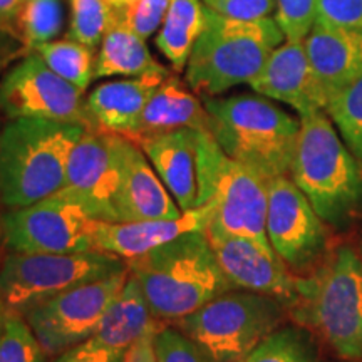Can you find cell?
<instances>
[{
	"instance_id": "cell-3",
	"label": "cell",
	"mask_w": 362,
	"mask_h": 362,
	"mask_svg": "<svg viewBox=\"0 0 362 362\" xmlns=\"http://www.w3.org/2000/svg\"><path fill=\"white\" fill-rule=\"evenodd\" d=\"M84 126L19 117L0 129V200L22 208L52 197L62 188L67 161Z\"/></svg>"
},
{
	"instance_id": "cell-2",
	"label": "cell",
	"mask_w": 362,
	"mask_h": 362,
	"mask_svg": "<svg viewBox=\"0 0 362 362\" xmlns=\"http://www.w3.org/2000/svg\"><path fill=\"white\" fill-rule=\"evenodd\" d=\"M288 176L325 225L344 228L361 214L362 165L324 110L300 116Z\"/></svg>"
},
{
	"instance_id": "cell-43",
	"label": "cell",
	"mask_w": 362,
	"mask_h": 362,
	"mask_svg": "<svg viewBox=\"0 0 362 362\" xmlns=\"http://www.w3.org/2000/svg\"><path fill=\"white\" fill-rule=\"evenodd\" d=\"M0 129H2V123H0ZM0 205H2V200H0Z\"/></svg>"
},
{
	"instance_id": "cell-5",
	"label": "cell",
	"mask_w": 362,
	"mask_h": 362,
	"mask_svg": "<svg viewBox=\"0 0 362 362\" xmlns=\"http://www.w3.org/2000/svg\"><path fill=\"white\" fill-rule=\"evenodd\" d=\"M284 40L274 16L238 21L205 7V27L188 59L185 81L203 99L250 84Z\"/></svg>"
},
{
	"instance_id": "cell-40",
	"label": "cell",
	"mask_w": 362,
	"mask_h": 362,
	"mask_svg": "<svg viewBox=\"0 0 362 362\" xmlns=\"http://www.w3.org/2000/svg\"><path fill=\"white\" fill-rule=\"evenodd\" d=\"M24 0H0V21L7 24H16L17 16Z\"/></svg>"
},
{
	"instance_id": "cell-17",
	"label": "cell",
	"mask_w": 362,
	"mask_h": 362,
	"mask_svg": "<svg viewBox=\"0 0 362 362\" xmlns=\"http://www.w3.org/2000/svg\"><path fill=\"white\" fill-rule=\"evenodd\" d=\"M250 88L260 96L291 106L298 117L325 111L327 106L324 90L312 71L304 40L285 39L267 59Z\"/></svg>"
},
{
	"instance_id": "cell-11",
	"label": "cell",
	"mask_w": 362,
	"mask_h": 362,
	"mask_svg": "<svg viewBox=\"0 0 362 362\" xmlns=\"http://www.w3.org/2000/svg\"><path fill=\"white\" fill-rule=\"evenodd\" d=\"M94 225L76 203L52 194L0 216V240L11 252L76 253L94 250Z\"/></svg>"
},
{
	"instance_id": "cell-15",
	"label": "cell",
	"mask_w": 362,
	"mask_h": 362,
	"mask_svg": "<svg viewBox=\"0 0 362 362\" xmlns=\"http://www.w3.org/2000/svg\"><path fill=\"white\" fill-rule=\"evenodd\" d=\"M208 240L233 291H248L279 298L291 309L297 298L296 275L272 248L250 238L208 232Z\"/></svg>"
},
{
	"instance_id": "cell-25",
	"label": "cell",
	"mask_w": 362,
	"mask_h": 362,
	"mask_svg": "<svg viewBox=\"0 0 362 362\" xmlns=\"http://www.w3.org/2000/svg\"><path fill=\"white\" fill-rule=\"evenodd\" d=\"M205 27V4L202 0H171L165 21L158 30L156 47L168 59L173 71L187 69L188 59Z\"/></svg>"
},
{
	"instance_id": "cell-37",
	"label": "cell",
	"mask_w": 362,
	"mask_h": 362,
	"mask_svg": "<svg viewBox=\"0 0 362 362\" xmlns=\"http://www.w3.org/2000/svg\"><path fill=\"white\" fill-rule=\"evenodd\" d=\"M52 362H124V352L111 349L89 337L59 354Z\"/></svg>"
},
{
	"instance_id": "cell-16",
	"label": "cell",
	"mask_w": 362,
	"mask_h": 362,
	"mask_svg": "<svg viewBox=\"0 0 362 362\" xmlns=\"http://www.w3.org/2000/svg\"><path fill=\"white\" fill-rule=\"evenodd\" d=\"M119 185L115 198L116 221L180 218V210L143 149L124 136L115 134Z\"/></svg>"
},
{
	"instance_id": "cell-35",
	"label": "cell",
	"mask_w": 362,
	"mask_h": 362,
	"mask_svg": "<svg viewBox=\"0 0 362 362\" xmlns=\"http://www.w3.org/2000/svg\"><path fill=\"white\" fill-rule=\"evenodd\" d=\"M315 22L362 30V0H317Z\"/></svg>"
},
{
	"instance_id": "cell-33",
	"label": "cell",
	"mask_w": 362,
	"mask_h": 362,
	"mask_svg": "<svg viewBox=\"0 0 362 362\" xmlns=\"http://www.w3.org/2000/svg\"><path fill=\"white\" fill-rule=\"evenodd\" d=\"M317 0H275V21L285 39L304 40L315 22Z\"/></svg>"
},
{
	"instance_id": "cell-39",
	"label": "cell",
	"mask_w": 362,
	"mask_h": 362,
	"mask_svg": "<svg viewBox=\"0 0 362 362\" xmlns=\"http://www.w3.org/2000/svg\"><path fill=\"white\" fill-rule=\"evenodd\" d=\"M155 336L148 334L134 342L128 351L124 352V362H158L155 351Z\"/></svg>"
},
{
	"instance_id": "cell-13",
	"label": "cell",
	"mask_w": 362,
	"mask_h": 362,
	"mask_svg": "<svg viewBox=\"0 0 362 362\" xmlns=\"http://www.w3.org/2000/svg\"><path fill=\"white\" fill-rule=\"evenodd\" d=\"M267 237L288 270L307 272L325 255L327 228L291 176L269 181Z\"/></svg>"
},
{
	"instance_id": "cell-44",
	"label": "cell",
	"mask_w": 362,
	"mask_h": 362,
	"mask_svg": "<svg viewBox=\"0 0 362 362\" xmlns=\"http://www.w3.org/2000/svg\"><path fill=\"white\" fill-rule=\"evenodd\" d=\"M347 362H352V361H347Z\"/></svg>"
},
{
	"instance_id": "cell-26",
	"label": "cell",
	"mask_w": 362,
	"mask_h": 362,
	"mask_svg": "<svg viewBox=\"0 0 362 362\" xmlns=\"http://www.w3.org/2000/svg\"><path fill=\"white\" fill-rule=\"evenodd\" d=\"M34 52H37L57 76L84 93L89 84L96 79V49L81 44L78 40L69 37L51 40V42L37 45Z\"/></svg>"
},
{
	"instance_id": "cell-1",
	"label": "cell",
	"mask_w": 362,
	"mask_h": 362,
	"mask_svg": "<svg viewBox=\"0 0 362 362\" xmlns=\"http://www.w3.org/2000/svg\"><path fill=\"white\" fill-rule=\"evenodd\" d=\"M149 309L160 322H176L221 293L233 291L206 232H189L128 260Z\"/></svg>"
},
{
	"instance_id": "cell-45",
	"label": "cell",
	"mask_w": 362,
	"mask_h": 362,
	"mask_svg": "<svg viewBox=\"0 0 362 362\" xmlns=\"http://www.w3.org/2000/svg\"><path fill=\"white\" fill-rule=\"evenodd\" d=\"M240 362H243V361H240Z\"/></svg>"
},
{
	"instance_id": "cell-36",
	"label": "cell",
	"mask_w": 362,
	"mask_h": 362,
	"mask_svg": "<svg viewBox=\"0 0 362 362\" xmlns=\"http://www.w3.org/2000/svg\"><path fill=\"white\" fill-rule=\"evenodd\" d=\"M205 7L220 16L238 21H257L272 17L275 0H202Z\"/></svg>"
},
{
	"instance_id": "cell-34",
	"label": "cell",
	"mask_w": 362,
	"mask_h": 362,
	"mask_svg": "<svg viewBox=\"0 0 362 362\" xmlns=\"http://www.w3.org/2000/svg\"><path fill=\"white\" fill-rule=\"evenodd\" d=\"M171 0H133L124 8H115L117 16L143 39L151 37L165 21Z\"/></svg>"
},
{
	"instance_id": "cell-38",
	"label": "cell",
	"mask_w": 362,
	"mask_h": 362,
	"mask_svg": "<svg viewBox=\"0 0 362 362\" xmlns=\"http://www.w3.org/2000/svg\"><path fill=\"white\" fill-rule=\"evenodd\" d=\"M33 52L16 25L0 21V76H4L22 57Z\"/></svg>"
},
{
	"instance_id": "cell-4",
	"label": "cell",
	"mask_w": 362,
	"mask_h": 362,
	"mask_svg": "<svg viewBox=\"0 0 362 362\" xmlns=\"http://www.w3.org/2000/svg\"><path fill=\"white\" fill-rule=\"evenodd\" d=\"M210 133L232 160L274 180L288 176L300 131V117L260 94L203 99Z\"/></svg>"
},
{
	"instance_id": "cell-23",
	"label": "cell",
	"mask_w": 362,
	"mask_h": 362,
	"mask_svg": "<svg viewBox=\"0 0 362 362\" xmlns=\"http://www.w3.org/2000/svg\"><path fill=\"white\" fill-rule=\"evenodd\" d=\"M161 324L149 309L139 284L129 274L123 288L104 312L93 339L111 349L126 352L141 337L156 334Z\"/></svg>"
},
{
	"instance_id": "cell-19",
	"label": "cell",
	"mask_w": 362,
	"mask_h": 362,
	"mask_svg": "<svg viewBox=\"0 0 362 362\" xmlns=\"http://www.w3.org/2000/svg\"><path fill=\"white\" fill-rule=\"evenodd\" d=\"M133 141V139H131ZM181 211L198 206V143L200 131L181 128L134 139Z\"/></svg>"
},
{
	"instance_id": "cell-42",
	"label": "cell",
	"mask_w": 362,
	"mask_h": 362,
	"mask_svg": "<svg viewBox=\"0 0 362 362\" xmlns=\"http://www.w3.org/2000/svg\"><path fill=\"white\" fill-rule=\"evenodd\" d=\"M6 312H7L6 302H4L2 296H0V327H2V322H4V317H6Z\"/></svg>"
},
{
	"instance_id": "cell-30",
	"label": "cell",
	"mask_w": 362,
	"mask_h": 362,
	"mask_svg": "<svg viewBox=\"0 0 362 362\" xmlns=\"http://www.w3.org/2000/svg\"><path fill=\"white\" fill-rule=\"evenodd\" d=\"M71 24L66 37L96 49L115 19V8L104 0H69Z\"/></svg>"
},
{
	"instance_id": "cell-21",
	"label": "cell",
	"mask_w": 362,
	"mask_h": 362,
	"mask_svg": "<svg viewBox=\"0 0 362 362\" xmlns=\"http://www.w3.org/2000/svg\"><path fill=\"white\" fill-rule=\"evenodd\" d=\"M170 72H153L99 84L86 96V106L94 129L131 138L136 133L144 107Z\"/></svg>"
},
{
	"instance_id": "cell-29",
	"label": "cell",
	"mask_w": 362,
	"mask_h": 362,
	"mask_svg": "<svg viewBox=\"0 0 362 362\" xmlns=\"http://www.w3.org/2000/svg\"><path fill=\"white\" fill-rule=\"evenodd\" d=\"M325 112L362 165V78L330 99Z\"/></svg>"
},
{
	"instance_id": "cell-10",
	"label": "cell",
	"mask_w": 362,
	"mask_h": 362,
	"mask_svg": "<svg viewBox=\"0 0 362 362\" xmlns=\"http://www.w3.org/2000/svg\"><path fill=\"white\" fill-rule=\"evenodd\" d=\"M0 112L7 119L35 117L94 129L84 90L57 76L34 51L0 79Z\"/></svg>"
},
{
	"instance_id": "cell-18",
	"label": "cell",
	"mask_w": 362,
	"mask_h": 362,
	"mask_svg": "<svg viewBox=\"0 0 362 362\" xmlns=\"http://www.w3.org/2000/svg\"><path fill=\"white\" fill-rule=\"evenodd\" d=\"M214 205L197 206L180 218L141 221H99L94 225V250L112 253L126 262L165 245L189 232H206Z\"/></svg>"
},
{
	"instance_id": "cell-8",
	"label": "cell",
	"mask_w": 362,
	"mask_h": 362,
	"mask_svg": "<svg viewBox=\"0 0 362 362\" xmlns=\"http://www.w3.org/2000/svg\"><path fill=\"white\" fill-rule=\"evenodd\" d=\"M287 305L279 298L248 291H228L175 327L202 344L216 362H240L282 324Z\"/></svg>"
},
{
	"instance_id": "cell-32",
	"label": "cell",
	"mask_w": 362,
	"mask_h": 362,
	"mask_svg": "<svg viewBox=\"0 0 362 362\" xmlns=\"http://www.w3.org/2000/svg\"><path fill=\"white\" fill-rule=\"evenodd\" d=\"M155 351L158 362H216L202 344L178 327L161 325L155 336Z\"/></svg>"
},
{
	"instance_id": "cell-6",
	"label": "cell",
	"mask_w": 362,
	"mask_h": 362,
	"mask_svg": "<svg viewBox=\"0 0 362 362\" xmlns=\"http://www.w3.org/2000/svg\"><path fill=\"white\" fill-rule=\"evenodd\" d=\"M297 298L288 310L346 361L362 359V257L342 245L310 275L296 277Z\"/></svg>"
},
{
	"instance_id": "cell-20",
	"label": "cell",
	"mask_w": 362,
	"mask_h": 362,
	"mask_svg": "<svg viewBox=\"0 0 362 362\" xmlns=\"http://www.w3.org/2000/svg\"><path fill=\"white\" fill-rule=\"evenodd\" d=\"M304 42L327 104L362 78V30L314 22Z\"/></svg>"
},
{
	"instance_id": "cell-14",
	"label": "cell",
	"mask_w": 362,
	"mask_h": 362,
	"mask_svg": "<svg viewBox=\"0 0 362 362\" xmlns=\"http://www.w3.org/2000/svg\"><path fill=\"white\" fill-rule=\"evenodd\" d=\"M119 185L115 134L84 129L67 161L59 197L79 205L93 220L116 221L115 198Z\"/></svg>"
},
{
	"instance_id": "cell-9",
	"label": "cell",
	"mask_w": 362,
	"mask_h": 362,
	"mask_svg": "<svg viewBox=\"0 0 362 362\" xmlns=\"http://www.w3.org/2000/svg\"><path fill=\"white\" fill-rule=\"evenodd\" d=\"M128 262L112 253L11 252L0 260V296L8 310L24 314L33 307L79 285L119 274Z\"/></svg>"
},
{
	"instance_id": "cell-12",
	"label": "cell",
	"mask_w": 362,
	"mask_h": 362,
	"mask_svg": "<svg viewBox=\"0 0 362 362\" xmlns=\"http://www.w3.org/2000/svg\"><path fill=\"white\" fill-rule=\"evenodd\" d=\"M129 270L94 280L62 292L24 312V319L39 339L45 356L62 352L93 337L104 312L119 293Z\"/></svg>"
},
{
	"instance_id": "cell-28",
	"label": "cell",
	"mask_w": 362,
	"mask_h": 362,
	"mask_svg": "<svg viewBox=\"0 0 362 362\" xmlns=\"http://www.w3.org/2000/svg\"><path fill=\"white\" fill-rule=\"evenodd\" d=\"M243 362H315V351L304 330L284 327L269 334Z\"/></svg>"
},
{
	"instance_id": "cell-24",
	"label": "cell",
	"mask_w": 362,
	"mask_h": 362,
	"mask_svg": "<svg viewBox=\"0 0 362 362\" xmlns=\"http://www.w3.org/2000/svg\"><path fill=\"white\" fill-rule=\"evenodd\" d=\"M153 72H170V69L151 56L146 39L136 34L115 11V19L104 34L96 57V79L112 76L139 78Z\"/></svg>"
},
{
	"instance_id": "cell-31",
	"label": "cell",
	"mask_w": 362,
	"mask_h": 362,
	"mask_svg": "<svg viewBox=\"0 0 362 362\" xmlns=\"http://www.w3.org/2000/svg\"><path fill=\"white\" fill-rule=\"evenodd\" d=\"M45 357L24 315L7 309L0 327V362H44Z\"/></svg>"
},
{
	"instance_id": "cell-41",
	"label": "cell",
	"mask_w": 362,
	"mask_h": 362,
	"mask_svg": "<svg viewBox=\"0 0 362 362\" xmlns=\"http://www.w3.org/2000/svg\"><path fill=\"white\" fill-rule=\"evenodd\" d=\"M104 2H107L112 8H124L126 6H129L133 0H104Z\"/></svg>"
},
{
	"instance_id": "cell-22",
	"label": "cell",
	"mask_w": 362,
	"mask_h": 362,
	"mask_svg": "<svg viewBox=\"0 0 362 362\" xmlns=\"http://www.w3.org/2000/svg\"><path fill=\"white\" fill-rule=\"evenodd\" d=\"M210 115L187 81L170 72L144 107L136 133L129 139L189 128L210 133Z\"/></svg>"
},
{
	"instance_id": "cell-7",
	"label": "cell",
	"mask_w": 362,
	"mask_h": 362,
	"mask_svg": "<svg viewBox=\"0 0 362 362\" xmlns=\"http://www.w3.org/2000/svg\"><path fill=\"white\" fill-rule=\"evenodd\" d=\"M198 181V206L210 203L215 210L208 232L245 237L272 248L267 237L269 180L232 160L208 131H200Z\"/></svg>"
},
{
	"instance_id": "cell-27",
	"label": "cell",
	"mask_w": 362,
	"mask_h": 362,
	"mask_svg": "<svg viewBox=\"0 0 362 362\" xmlns=\"http://www.w3.org/2000/svg\"><path fill=\"white\" fill-rule=\"evenodd\" d=\"M13 25L30 51L40 44L51 42L62 29L61 0H24Z\"/></svg>"
}]
</instances>
